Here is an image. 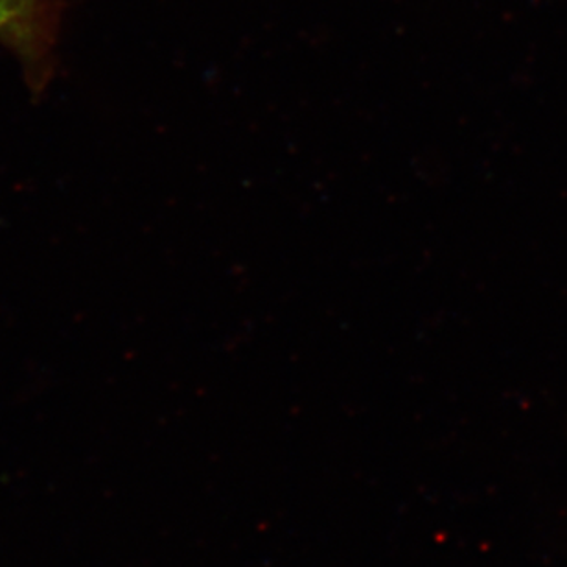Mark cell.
Here are the masks:
<instances>
[{
    "label": "cell",
    "instance_id": "1",
    "mask_svg": "<svg viewBox=\"0 0 567 567\" xmlns=\"http://www.w3.org/2000/svg\"><path fill=\"white\" fill-rule=\"evenodd\" d=\"M61 0H0V43L21 61L33 91L52 76Z\"/></svg>",
    "mask_w": 567,
    "mask_h": 567
}]
</instances>
